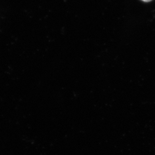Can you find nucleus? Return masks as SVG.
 <instances>
[{
	"label": "nucleus",
	"mask_w": 155,
	"mask_h": 155,
	"mask_svg": "<svg viewBox=\"0 0 155 155\" xmlns=\"http://www.w3.org/2000/svg\"><path fill=\"white\" fill-rule=\"evenodd\" d=\"M141 1H143L144 2H150V1H151L152 0H141Z\"/></svg>",
	"instance_id": "f257e3e1"
}]
</instances>
